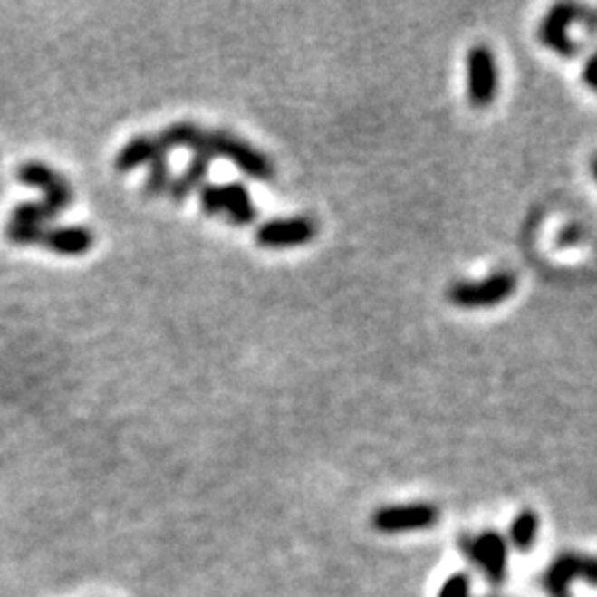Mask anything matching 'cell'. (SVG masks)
<instances>
[{"instance_id": "obj_4", "label": "cell", "mask_w": 597, "mask_h": 597, "mask_svg": "<svg viewBox=\"0 0 597 597\" xmlns=\"http://www.w3.org/2000/svg\"><path fill=\"white\" fill-rule=\"evenodd\" d=\"M515 285L518 279L514 273H496L480 281H458L448 290V299L467 310L491 308L509 299L515 293Z\"/></svg>"}, {"instance_id": "obj_7", "label": "cell", "mask_w": 597, "mask_h": 597, "mask_svg": "<svg viewBox=\"0 0 597 597\" xmlns=\"http://www.w3.org/2000/svg\"><path fill=\"white\" fill-rule=\"evenodd\" d=\"M595 560L582 554H562L551 562L546 573L542 575V589L549 597H571L569 589L573 580H586L589 584H595L597 580Z\"/></svg>"}, {"instance_id": "obj_18", "label": "cell", "mask_w": 597, "mask_h": 597, "mask_svg": "<svg viewBox=\"0 0 597 597\" xmlns=\"http://www.w3.org/2000/svg\"><path fill=\"white\" fill-rule=\"evenodd\" d=\"M469 578H467L465 573H456L445 582L438 597H469Z\"/></svg>"}, {"instance_id": "obj_8", "label": "cell", "mask_w": 597, "mask_h": 597, "mask_svg": "<svg viewBox=\"0 0 597 597\" xmlns=\"http://www.w3.org/2000/svg\"><path fill=\"white\" fill-rule=\"evenodd\" d=\"M18 179L24 184V187L32 188H40L44 193L43 202L53 210V213H60V210L69 208L73 204V188L72 184L67 182V178L53 170L52 167L43 162H24L18 167Z\"/></svg>"}, {"instance_id": "obj_1", "label": "cell", "mask_w": 597, "mask_h": 597, "mask_svg": "<svg viewBox=\"0 0 597 597\" xmlns=\"http://www.w3.org/2000/svg\"><path fill=\"white\" fill-rule=\"evenodd\" d=\"M578 20H584L589 32H595V12L591 9H582L575 3H555L554 7L546 12V16L542 18L538 27L540 43L546 44L549 49H554L558 56H575L580 49L578 43L569 38V27Z\"/></svg>"}, {"instance_id": "obj_3", "label": "cell", "mask_w": 597, "mask_h": 597, "mask_svg": "<svg viewBox=\"0 0 597 597\" xmlns=\"http://www.w3.org/2000/svg\"><path fill=\"white\" fill-rule=\"evenodd\" d=\"M206 150L213 158L215 155H224L226 159H230L235 167L244 170L253 179L268 182L274 175L273 162L264 153H259L257 149L250 147L242 138L228 131H206Z\"/></svg>"}, {"instance_id": "obj_13", "label": "cell", "mask_w": 597, "mask_h": 597, "mask_svg": "<svg viewBox=\"0 0 597 597\" xmlns=\"http://www.w3.org/2000/svg\"><path fill=\"white\" fill-rule=\"evenodd\" d=\"M158 144H155L153 135H138V138L129 140L120 153L115 155V170L118 173H131L142 164H149L153 159Z\"/></svg>"}, {"instance_id": "obj_5", "label": "cell", "mask_w": 597, "mask_h": 597, "mask_svg": "<svg viewBox=\"0 0 597 597\" xmlns=\"http://www.w3.org/2000/svg\"><path fill=\"white\" fill-rule=\"evenodd\" d=\"M460 549L471 564L478 566L491 584H503L506 578L509 544L498 531H485L478 535H465Z\"/></svg>"}, {"instance_id": "obj_17", "label": "cell", "mask_w": 597, "mask_h": 597, "mask_svg": "<svg viewBox=\"0 0 597 597\" xmlns=\"http://www.w3.org/2000/svg\"><path fill=\"white\" fill-rule=\"evenodd\" d=\"M43 233H44V228H36V226H24V224H16V222H9L7 228H5V237H7L12 244H18V246L40 244Z\"/></svg>"}, {"instance_id": "obj_9", "label": "cell", "mask_w": 597, "mask_h": 597, "mask_svg": "<svg viewBox=\"0 0 597 597\" xmlns=\"http://www.w3.org/2000/svg\"><path fill=\"white\" fill-rule=\"evenodd\" d=\"M438 520V509L428 503L411 505H392L380 506L372 515L374 529L383 534H403V531L428 529Z\"/></svg>"}, {"instance_id": "obj_2", "label": "cell", "mask_w": 597, "mask_h": 597, "mask_svg": "<svg viewBox=\"0 0 597 597\" xmlns=\"http://www.w3.org/2000/svg\"><path fill=\"white\" fill-rule=\"evenodd\" d=\"M199 206L206 215H224L228 222L246 226L257 217L248 188L239 182L230 184H204L199 188Z\"/></svg>"}, {"instance_id": "obj_20", "label": "cell", "mask_w": 597, "mask_h": 597, "mask_svg": "<svg viewBox=\"0 0 597 597\" xmlns=\"http://www.w3.org/2000/svg\"><path fill=\"white\" fill-rule=\"evenodd\" d=\"M593 73H595V58H589V63H586V67H584V82L589 84L591 89H595Z\"/></svg>"}, {"instance_id": "obj_11", "label": "cell", "mask_w": 597, "mask_h": 597, "mask_svg": "<svg viewBox=\"0 0 597 597\" xmlns=\"http://www.w3.org/2000/svg\"><path fill=\"white\" fill-rule=\"evenodd\" d=\"M93 233L91 228L84 226H58V228H44L40 244L52 253L63 255V257H80L93 248Z\"/></svg>"}, {"instance_id": "obj_10", "label": "cell", "mask_w": 597, "mask_h": 597, "mask_svg": "<svg viewBox=\"0 0 597 597\" xmlns=\"http://www.w3.org/2000/svg\"><path fill=\"white\" fill-rule=\"evenodd\" d=\"M317 235V224L310 217H285L270 219L255 233L259 246L264 248H285V246L308 244Z\"/></svg>"}, {"instance_id": "obj_16", "label": "cell", "mask_w": 597, "mask_h": 597, "mask_svg": "<svg viewBox=\"0 0 597 597\" xmlns=\"http://www.w3.org/2000/svg\"><path fill=\"white\" fill-rule=\"evenodd\" d=\"M53 217H56V213L40 199V202H24L16 206V208L12 210V219H9V222L44 228V224L52 222Z\"/></svg>"}, {"instance_id": "obj_19", "label": "cell", "mask_w": 597, "mask_h": 597, "mask_svg": "<svg viewBox=\"0 0 597 597\" xmlns=\"http://www.w3.org/2000/svg\"><path fill=\"white\" fill-rule=\"evenodd\" d=\"M584 237V228L578 224H569L560 230L558 237H555V244L562 246V248H571V246H578Z\"/></svg>"}, {"instance_id": "obj_14", "label": "cell", "mask_w": 597, "mask_h": 597, "mask_svg": "<svg viewBox=\"0 0 597 597\" xmlns=\"http://www.w3.org/2000/svg\"><path fill=\"white\" fill-rule=\"evenodd\" d=\"M538 526H540V520H538V514L531 509H525L520 511L518 518L514 520V525H511V531H509V538H511V544L515 546L518 551H531V546L535 544V538H538Z\"/></svg>"}, {"instance_id": "obj_6", "label": "cell", "mask_w": 597, "mask_h": 597, "mask_svg": "<svg viewBox=\"0 0 597 597\" xmlns=\"http://www.w3.org/2000/svg\"><path fill=\"white\" fill-rule=\"evenodd\" d=\"M498 93V64L485 44H476L467 53V98L476 109L489 107Z\"/></svg>"}, {"instance_id": "obj_15", "label": "cell", "mask_w": 597, "mask_h": 597, "mask_svg": "<svg viewBox=\"0 0 597 597\" xmlns=\"http://www.w3.org/2000/svg\"><path fill=\"white\" fill-rule=\"evenodd\" d=\"M158 144V142H155ZM170 182V167H169V153L164 149L155 150L153 159L149 162V178L144 182V193L159 195L169 188Z\"/></svg>"}, {"instance_id": "obj_12", "label": "cell", "mask_w": 597, "mask_h": 597, "mask_svg": "<svg viewBox=\"0 0 597 597\" xmlns=\"http://www.w3.org/2000/svg\"><path fill=\"white\" fill-rule=\"evenodd\" d=\"M210 164H213V158H210L208 153H193V158H190L187 169H184L178 178H173L169 182L167 193H169L170 202L182 204L184 199L190 195V190L202 187L204 178L208 175Z\"/></svg>"}]
</instances>
